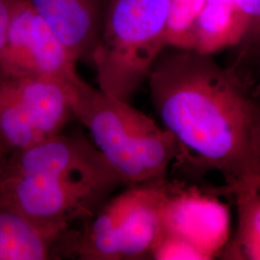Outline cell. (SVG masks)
I'll use <instances>...</instances> for the list:
<instances>
[{
	"instance_id": "obj_5",
	"label": "cell",
	"mask_w": 260,
	"mask_h": 260,
	"mask_svg": "<svg viewBox=\"0 0 260 260\" xmlns=\"http://www.w3.org/2000/svg\"><path fill=\"white\" fill-rule=\"evenodd\" d=\"M75 63L47 22L25 0H12L0 54L2 75L44 76L73 82L79 77Z\"/></svg>"
},
{
	"instance_id": "obj_9",
	"label": "cell",
	"mask_w": 260,
	"mask_h": 260,
	"mask_svg": "<svg viewBox=\"0 0 260 260\" xmlns=\"http://www.w3.org/2000/svg\"><path fill=\"white\" fill-rule=\"evenodd\" d=\"M139 192L140 185L127 186L121 194L108 199L100 210L85 222L81 233L67 238V250L79 259L119 260L121 225Z\"/></svg>"
},
{
	"instance_id": "obj_15",
	"label": "cell",
	"mask_w": 260,
	"mask_h": 260,
	"mask_svg": "<svg viewBox=\"0 0 260 260\" xmlns=\"http://www.w3.org/2000/svg\"><path fill=\"white\" fill-rule=\"evenodd\" d=\"M205 0H169L166 47L194 50L198 19Z\"/></svg>"
},
{
	"instance_id": "obj_12",
	"label": "cell",
	"mask_w": 260,
	"mask_h": 260,
	"mask_svg": "<svg viewBox=\"0 0 260 260\" xmlns=\"http://www.w3.org/2000/svg\"><path fill=\"white\" fill-rule=\"evenodd\" d=\"M237 224L233 238L221 251L223 259H260V183L234 189Z\"/></svg>"
},
{
	"instance_id": "obj_8",
	"label": "cell",
	"mask_w": 260,
	"mask_h": 260,
	"mask_svg": "<svg viewBox=\"0 0 260 260\" xmlns=\"http://www.w3.org/2000/svg\"><path fill=\"white\" fill-rule=\"evenodd\" d=\"M7 78L23 111L43 139L62 133L75 117L74 83L78 78L73 82L44 76Z\"/></svg>"
},
{
	"instance_id": "obj_19",
	"label": "cell",
	"mask_w": 260,
	"mask_h": 260,
	"mask_svg": "<svg viewBox=\"0 0 260 260\" xmlns=\"http://www.w3.org/2000/svg\"><path fill=\"white\" fill-rule=\"evenodd\" d=\"M3 76H4V75H2V73L0 72V80L3 78Z\"/></svg>"
},
{
	"instance_id": "obj_7",
	"label": "cell",
	"mask_w": 260,
	"mask_h": 260,
	"mask_svg": "<svg viewBox=\"0 0 260 260\" xmlns=\"http://www.w3.org/2000/svg\"><path fill=\"white\" fill-rule=\"evenodd\" d=\"M70 56L90 61L100 33L103 0H25Z\"/></svg>"
},
{
	"instance_id": "obj_14",
	"label": "cell",
	"mask_w": 260,
	"mask_h": 260,
	"mask_svg": "<svg viewBox=\"0 0 260 260\" xmlns=\"http://www.w3.org/2000/svg\"><path fill=\"white\" fill-rule=\"evenodd\" d=\"M43 138L28 119L10 80H0V148L8 155L27 149Z\"/></svg>"
},
{
	"instance_id": "obj_1",
	"label": "cell",
	"mask_w": 260,
	"mask_h": 260,
	"mask_svg": "<svg viewBox=\"0 0 260 260\" xmlns=\"http://www.w3.org/2000/svg\"><path fill=\"white\" fill-rule=\"evenodd\" d=\"M148 81L177 161L219 172L230 193L260 183V106L248 78L212 55L175 48L159 55Z\"/></svg>"
},
{
	"instance_id": "obj_4",
	"label": "cell",
	"mask_w": 260,
	"mask_h": 260,
	"mask_svg": "<svg viewBox=\"0 0 260 260\" xmlns=\"http://www.w3.org/2000/svg\"><path fill=\"white\" fill-rule=\"evenodd\" d=\"M169 0H103L90 61L99 89L129 103L166 47Z\"/></svg>"
},
{
	"instance_id": "obj_10",
	"label": "cell",
	"mask_w": 260,
	"mask_h": 260,
	"mask_svg": "<svg viewBox=\"0 0 260 260\" xmlns=\"http://www.w3.org/2000/svg\"><path fill=\"white\" fill-rule=\"evenodd\" d=\"M166 179L140 185L139 195L126 215L119 236V260L150 256L161 233V209Z\"/></svg>"
},
{
	"instance_id": "obj_16",
	"label": "cell",
	"mask_w": 260,
	"mask_h": 260,
	"mask_svg": "<svg viewBox=\"0 0 260 260\" xmlns=\"http://www.w3.org/2000/svg\"><path fill=\"white\" fill-rule=\"evenodd\" d=\"M236 27L242 43H256L260 33V0H233Z\"/></svg>"
},
{
	"instance_id": "obj_17",
	"label": "cell",
	"mask_w": 260,
	"mask_h": 260,
	"mask_svg": "<svg viewBox=\"0 0 260 260\" xmlns=\"http://www.w3.org/2000/svg\"><path fill=\"white\" fill-rule=\"evenodd\" d=\"M12 0H0V54L4 47L7 28L9 24Z\"/></svg>"
},
{
	"instance_id": "obj_13",
	"label": "cell",
	"mask_w": 260,
	"mask_h": 260,
	"mask_svg": "<svg viewBox=\"0 0 260 260\" xmlns=\"http://www.w3.org/2000/svg\"><path fill=\"white\" fill-rule=\"evenodd\" d=\"M239 46L233 0H205L198 19L194 50L213 55Z\"/></svg>"
},
{
	"instance_id": "obj_2",
	"label": "cell",
	"mask_w": 260,
	"mask_h": 260,
	"mask_svg": "<svg viewBox=\"0 0 260 260\" xmlns=\"http://www.w3.org/2000/svg\"><path fill=\"white\" fill-rule=\"evenodd\" d=\"M121 177L95 146L62 133L10 154L0 200L59 238L87 222L120 186Z\"/></svg>"
},
{
	"instance_id": "obj_18",
	"label": "cell",
	"mask_w": 260,
	"mask_h": 260,
	"mask_svg": "<svg viewBox=\"0 0 260 260\" xmlns=\"http://www.w3.org/2000/svg\"><path fill=\"white\" fill-rule=\"evenodd\" d=\"M8 156H9L8 153L2 148H0V175H1L2 171H3V169H4V166L6 164V161H7Z\"/></svg>"
},
{
	"instance_id": "obj_6",
	"label": "cell",
	"mask_w": 260,
	"mask_h": 260,
	"mask_svg": "<svg viewBox=\"0 0 260 260\" xmlns=\"http://www.w3.org/2000/svg\"><path fill=\"white\" fill-rule=\"evenodd\" d=\"M229 208L195 187L167 183L161 209V233L184 242L205 260L217 256L229 241Z\"/></svg>"
},
{
	"instance_id": "obj_11",
	"label": "cell",
	"mask_w": 260,
	"mask_h": 260,
	"mask_svg": "<svg viewBox=\"0 0 260 260\" xmlns=\"http://www.w3.org/2000/svg\"><path fill=\"white\" fill-rule=\"evenodd\" d=\"M61 241L0 200V260L55 258L54 248Z\"/></svg>"
},
{
	"instance_id": "obj_3",
	"label": "cell",
	"mask_w": 260,
	"mask_h": 260,
	"mask_svg": "<svg viewBox=\"0 0 260 260\" xmlns=\"http://www.w3.org/2000/svg\"><path fill=\"white\" fill-rule=\"evenodd\" d=\"M73 109L125 186L165 179L168 168L178 158L177 142L169 131L81 77L74 83Z\"/></svg>"
}]
</instances>
